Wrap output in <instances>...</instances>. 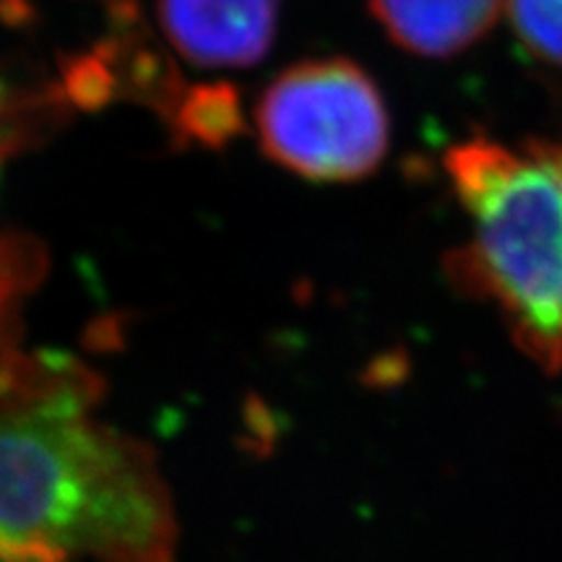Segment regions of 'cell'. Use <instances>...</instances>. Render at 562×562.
<instances>
[{
	"label": "cell",
	"mask_w": 562,
	"mask_h": 562,
	"mask_svg": "<svg viewBox=\"0 0 562 562\" xmlns=\"http://www.w3.org/2000/svg\"><path fill=\"white\" fill-rule=\"evenodd\" d=\"M170 526L131 442L68 412L0 419V562H170Z\"/></svg>",
	"instance_id": "1"
},
{
	"label": "cell",
	"mask_w": 562,
	"mask_h": 562,
	"mask_svg": "<svg viewBox=\"0 0 562 562\" xmlns=\"http://www.w3.org/2000/svg\"><path fill=\"white\" fill-rule=\"evenodd\" d=\"M446 167L472 222L459 284L495 305L539 368L562 370V144L513 149L480 136Z\"/></svg>",
	"instance_id": "2"
},
{
	"label": "cell",
	"mask_w": 562,
	"mask_h": 562,
	"mask_svg": "<svg viewBox=\"0 0 562 562\" xmlns=\"http://www.w3.org/2000/svg\"><path fill=\"white\" fill-rule=\"evenodd\" d=\"M261 146L277 165L318 182H351L381 165L391 140L385 102L357 63L284 68L258 100Z\"/></svg>",
	"instance_id": "3"
},
{
	"label": "cell",
	"mask_w": 562,
	"mask_h": 562,
	"mask_svg": "<svg viewBox=\"0 0 562 562\" xmlns=\"http://www.w3.org/2000/svg\"><path fill=\"white\" fill-rule=\"evenodd\" d=\"M159 30L199 68H250L277 40L281 0H154Z\"/></svg>",
	"instance_id": "4"
},
{
	"label": "cell",
	"mask_w": 562,
	"mask_h": 562,
	"mask_svg": "<svg viewBox=\"0 0 562 562\" xmlns=\"http://www.w3.org/2000/svg\"><path fill=\"white\" fill-rule=\"evenodd\" d=\"M391 42L419 58H451L492 30L505 0H368Z\"/></svg>",
	"instance_id": "5"
},
{
	"label": "cell",
	"mask_w": 562,
	"mask_h": 562,
	"mask_svg": "<svg viewBox=\"0 0 562 562\" xmlns=\"http://www.w3.org/2000/svg\"><path fill=\"white\" fill-rule=\"evenodd\" d=\"M510 24L539 60L562 66V0H505Z\"/></svg>",
	"instance_id": "6"
}]
</instances>
